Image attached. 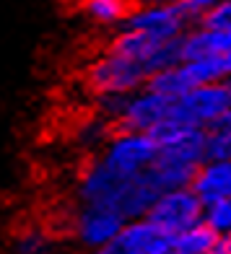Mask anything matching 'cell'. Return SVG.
<instances>
[{
    "mask_svg": "<svg viewBox=\"0 0 231 254\" xmlns=\"http://www.w3.org/2000/svg\"><path fill=\"white\" fill-rule=\"evenodd\" d=\"M158 194L161 187L154 179V171H146L141 177H122L104 166L96 156H88L73 184V202L112 207L128 221L146 218Z\"/></svg>",
    "mask_w": 231,
    "mask_h": 254,
    "instance_id": "1",
    "label": "cell"
},
{
    "mask_svg": "<svg viewBox=\"0 0 231 254\" xmlns=\"http://www.w3.org/2000/svg\"><path fill=\"white\" fill-rule=\"evenodd\" d=\"M125 223H128V218L112 207L73 202V207L68 210L63 234L78 254H94L101 247H107Z\"/></svg>",
    "mask_w": 231,
    "mask_h": 254,
    "instance_id": "2",
    "label": "cell"
},
{
    "mask_svg": "<svg viewBox=\"0 0 231 254\" xmlns=\"http://www.w3.org/2000/svg\"><path fill=\"white\" fill-rule=\"evenodd\" d=\"M91 156H96L104 166L122 177H141L154 169L158 158V143L151 132L114 130L109 140Z\"/></svg>",
    "mask_w": 231,
    "mask_h": 254,
    "instance_id": "3",
    "label": "cell"
},
{
    "mask_svg": "<svg viewBox=\"0 0 231 254\" xmlns=\"http://www.w3.org/2000/svg\"><path fill=\"white\" fill-rule=\"evenodd\" d=\"M104 50L143 65L148 78L158 70H164V67L182 63L179 60V39H156L146 31L125 29V26L109 31V39H107V47Z\"/></svg>",
    "mask_w": 231,
    "mask_h": 254,
    "instance_id": "4",
    "label": "cell"
},
{
    "mask_svg": "<svg viewBox=\"0 0 231 254\" xmlns=\"http://www.w3.org/2000/svg\"><path fill=\"white\" fill-rule=\"evenodd\" d=\"M229 109H231V86L226 80H218V83L198 86L187 91L184 96L174 99L169 122L211 130V127L224 122Z\"/></svg>",
    "mask_w": 231,
    "mask_h": 254,
    "instance_id": "5",
    "label": "cell"
},
{
    "mask_svg": "<svg viewBox=\"0 0 231 254\" xmlns=\"http://www.w3.org/2000/svg\"><path fill=\"white\" fill-rule=\"evenodd\" d=\"M83 83L91 96L101 94H135L148 83V73L143 65H138L128 57H120L104 50L83 70Z\"/></svg>",
    "mask_w": 231,
    "mask_h": 254,
    "instance_id": "6",
    "label": "cell"
},
{
    "mask_svg": "<svg viewBox=\"0 0 231 254\" xmlns=\"http://www.w3.org/2000/svg\"><path fill=\"white\" fill-rule=\"evenodd\" d=\"M146 221L156 226L161 234L177 236L187 228H195L205 221V205L192 192V187L166 190L154 200L151 210L146 213Z\"/></svg>",
    "mask_w": 231,
    "mask_h": 254,
    "instance_id": "7",
    "label": "cell"
},
{
    "mask_svg": "<svg viewBox=\"0 0 231 254\" xmlns=\"http://www.w3.org/2000/svg\"><path fill=\"white\" fill-rule=\"evenodd\" d=\"M192 24H198V18L174 0H138L122 26L146 31L156 39H179Z\"/></svg>",
    "mask_w": 231,
    "mask_h": 254,
    "instance_id": "8",
    "label": "cell"
},
{
    "mask_svg": "<svg viewBox=\"0 0 231 254\" xmlns=\"http://www.w3.org/2000/svg\"><path fill=\"white\" fill-rule=\"evenodd\" d=\"M171 104L174 99H169L164 94H156L151 88H141L135 94L128 96L122 117L117 120L114 130H135V132H154L156 127L166 125L171 117Z\"/></svg>",
    "mask_w": 231,
    "mask_h": 254,
    "instance_id": "9",
    "label": "cell"
},
{
    "mask_svg": "<svg viewBox=\"0 0 231 254\" xmlns=\"http://www.w3.org/2000/svg\"><path fill=\"white\" fill-rule=\"evenodd\" d=\"M166 241L169 236L161 234L146 218H135V221H128L122 226V231L107 247H101L94 254H156Z\"/></svg>",
    "mask_w": 231,
    "mask_h": 254,
    "instance_id": "10",
    "label": "cell"
},
{
    "mask_svg": "<svg viewBox=\"0 0 231 254\" xmlns=\"http://www.w3.org/2000/svg\"><path fill=\"white\" fill-rule=\"evenodd\" d=\"M68 239L63 231L50 226H21L5 241V254H68Z\"/></svg>",
    "mask_w": 231,
    "mask_h": 254,
    "instance_id": "11",
    "label": "cell"
},
{
    "mask_svg": "<svg viewBox=\"0 0 231 254\" xmlns=\"http://www.w3.org/2000/svg\"><path fill=\"white\" fill-rule=\"evenodd\" d=\"M190 187L205 207L231 200V161H203Z\"/></svg>",
    "mask_w": 231,
    "mask_h": 254,
    "instance_id": "12",
    "label": "cell"
},
{
    "mask_svg": "<svg viewBox=\"0 0 231 254\" xmlns=\"http://www.w3.org/2000/svg\"><path fill=\"white\" fill-rule=\"evenodd\" d=\"M231 52V34L213 31L208 26L192 24L179 37V60H205V57H226Z\"/></svg>",
    "mask_w": 231,
    "mask_h": 254,
    "instance_id": "13",
    "label": "cell"
},
{
    "mask_svg": "<svg viewBox=\"0 0 231 254\" xmlns=\"http://www.w3.org/2000/svg\"><path fill=\"white\" fill-rule=\"evenodd\" d=\"M138 0H78V13L91 26L114 31L125 24V18L133 13Z\"/></svg>",
    "mask_w": 231,
    "mask_h": 254,
    "instance_id": "14",
    "label": "cell"
},
{
    "mask_svg": "<svg viewBox=\"0 0 231 254\" xmlns=\"http://www.w3.org/2000/svg\"><path fill=\"white\" fill-rule=\"evenodd\" d=\"M216 241H218V234L213 228H208L205 221L200 226L187 228V231H182V234L171 236V244H174L182 254H211Z\"/></svg>",
    "mask_w": 231,
    "mask_h": 254,
    "instance_id": "15",
    "label": "cell"
},
{
    "mask_svg": "<svg viewBox=\"0 0 231 254\" xmlns=\"http://www.w3.org/2000/svg\"><path fill=\"white\" fill-rule=\"evenodd\" d=\"M205 161H231V127L216 125L205 130Z\"/></svg>",
    "mask_w": 231,
    "mask_h": 254,
    "instance_id": "16",
    "label": "cell"
},
{
    "mask_svg": "<svg viewBox=\"0 0 231 254\" xmlns=\"http://www.w3.org/2000/svg\"><path fill=\"white\" fill-rule=\"evenodd\" d=\"M200 26H208L213 31H226L231 34V0H218L213 8H208L198 18Z\"/></svg>",
    "mask_w": 231,
    "mask_h": 254,
    "instance_id": "17",
    "label": "cell"
},
{
    "mask_svg": "<svg viewBox=\"0 0 231 254\" xmlns=\"http://www.w3.org/2000/svg\"><path fill=\"white\" fill-rule=\"evenodd\" d=\"M205 226L213 228L218 236L231 234V200L205 207Z\"/></svg>",
    "mask_w": 231,
    "mask_h": 254,
    "instance_id": "18",
    "label": "cell"
},
{
    "mask_svg": "<svg viewBox=\"0 0 231 254\" xmlns=\"http://www.w3.org/2000/svg\"><path fill=\"white\" fill-rule=\"evenodd\" d=\"M174 3H179L182 8H187L195 18H200L208 8H213L218 3V0H174Z\"/></svg>",
    "mask_w": 231,
    "mask_h": 254,
    "instance_id": "19",
    "label": "cell"
},
{
    "mask_svg": "<svg viewBox=\"0 0 231 254\" xmlns=\"http://www.w3.org/2000/svg\"><path fill=\"white\" fill-rule=\"evenodd\" d=\"M211 254H231V234L218 236V241H216V247H213Z\"/></svg>",
    "mask_w": 231,
    "mask_h": 254,
    "instance_id": "20",
    "label": "cell"
},
{
    "mask_svg": "<svg viewBox=\"0 0 231 254\" xmlns=\"http://www.w3.org/2000/svg\"><path fill=\"white\" fill-rule=\"evenodd\" d=\"M156 254H182V252H179V249H177L174 244H171V236H169V241H166V244L161 247V249H158Z\"/></svg>",
    "mask_w": 231,
    "mask_h": 254,
    "instance_id": "21",
    "label": "cell"
},
{
    "mask_svg": "<svg viewBox=\"0 0 231 254\" xmlns=\"http://www.w3.org/2000/svg\"><path fill=\"white\" fill-rule=\"evenodd\" d=\"M221 125H226V127H231V109H229V114H226V117H224V122Z\"/></svg>",
    "mask_w": 231,
    "mask_h": 254,
    "instance_id": "22",
    "label": "cell"
},
{
    "mask_svg": "<svg viewBox=\"0 0 231 254\" xmlns=\"http://www.w3.org/2000/svg\"><path fill=\"white\" fill-rule=\"evenodd\" d=\"M226 63H229V70H231V52L226 55Z\"/></svg>",
    "mask_w": 231,
    "mask_h": 254,
    "instance_id": "23",
    "label": "cell"
},
{
    "mask_svg": "<svg viewBox=\"0 0 231 254\" xmlns=\"http://www.w3.org/2000/svg\"><path fill=\"white\" fill-rule=\"evenodd\" d=\"M226 83L231 86V70H229V75H226Z\"/></svg>",
    "mask_w": 231,
    "mask_h": 254,
    "instance_id": "24",
    "label": "cell"
}]
</instances>
